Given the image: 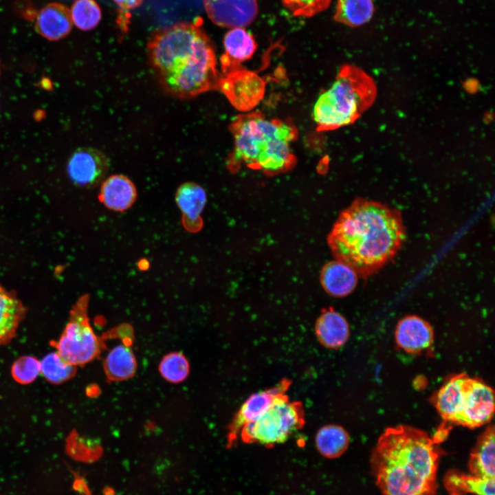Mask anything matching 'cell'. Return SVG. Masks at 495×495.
Listing matches in <instances>:
<instances>
[{"instance_id":"obj_10","label":"cell","mask_w":495,"mask_h":495,"mask_svg":"<svg viewBox=\"0 0 495 495\" xmlns=\"http://www.w3.org/2000/svg\"><path fill=\"white\" fill-rule=\"evenodd\" d=\"M109 166V160L102 152L94 148L81 147L69 157L67 172L74 184L89 189L104 181Z\"/></svg>"},{"instance_id":"obj_15","label":"cell","mask_w":495,"mask_h":495,"mask_svg":"<svg viewBox=\"0 0 495 495\" xmlns=\"http://www.w3.org/2000/svg\"><path fill=\"white\" fill-rule=\"evenodd\" d=\"M433 339L434 333L430 324L417 316H405L397 324L396 342L406 352H420L429 347Z\"/></svg>"},{"instance_id":"obj_31","label":"cell","mask_w":495,"mask_h":495,"mask_svg":"<svg viewBox=\"0 0 495 495\" xmlns=\"http://www.w3.org/2000/svg\"><path fill=\"white\" fill-rule=\"evenodd\" d=\"M118 6L120 8L121 13L119 15V20L118 21L120 26L124 25V30H126L127 23L129 22L127 16V12L131 10L135 9L140 6L144 0H113Z\"/></svg>"},{"instance_id":"obj_21","label":"cell","mask_w":495,"mask_h":495,"mask_svg":"<svg viewBox=\"0 0 495 495\" xmlns=\"http://www.w3.org/2000/svg\"><path fill=\"white\" fill-rule=\"evenodd\" d=\"M494 428L488 426L480 435L468 461L472 474L487 478L494 476Z\"/></svg>"},{"instance_id":"obj_24","label":"cell","mask_w":495,"mask_h":495,"mask_svg":"<svg viewBox=\"0 0 495 495\" xmlns=\"http://www.w3.org/2000/svg\"><path fill=\"white\" fill-rule=\"evenodd\" d=\"M374 13L373 0H338L335 19L351 27L368 22Z\"/></svg>"},{"instance_id":"obj_25","label":"cell","mask_w":495,"mask_h":495,"mask_svg":"<svg viewBox=\"0 0 495 495\" xmlns=\"http://www.w3.org/2000/svg\"><path fill=\"white\" fill-rule=\"evenodd\" d=\"M349 436L338 425H327L321 428L316 436V445L324 456L333 459L341 456L347 449Z\"/></svg>"},{"instance_id":"obj_22","label":"cell","mask_w":495,"mask_h":495,"mask_svg":"<svg viewBox=\"0 0 495 495\" xmlns=\"http://www.w3.org/2000/svg\"><path fill=\"white\" fill-rule=\"evenodd\" d=\"M132 340H124L115 346L107 354L104 370L110 381H122L132 377L137 368V362L131 344Z\"/></svg>"},{"instance_id":"obj_9","label":"cell","mask_w":495,"mask_h":495,"mask_svg":"<svg viewBox=\"0 0 495 495\" xmlns=\"http://www.w3.org/2000/svg\"><path fill=\"white\" fill-rule=\"evenodd\" d=\"M217 89L236 109L250 111L262 100L265 83L254 72L240 67L220 76Z\"/></svg>"},{"instance_id":"obj_14","label":"cell","mask_w":495,"mask_h":495,"mask_svg":"<svg viewBox=\"0 0 495 495\" xmlns=\"http://www.w3.org/2000/svg\"><path fill=\"white\" fill-rule=\"evenodd\" d=\"M205 190L195 182H185L177 188L175 201L182 214V223L189 232L199 231L203 226L201 214L206 204Z\"/></svg>"},{"instance_id":"obj_27","label":"cell","mask_w":495,"mask_h":495,"mask_svg":"<svg viewBox=\"0 0 495 495\" xmlns=\"http://www.w3.org/2000/svg\"><path fill=\"white\" fill-rule=\"evenodd\" d=\"M76 366L64 362L56 351L47 354L40 362V372L50 382L61 384L71 379L76 372Z\"/></svg>"},{"instance_id":"obj_28","label":"cell","mask_w":495,"mask_h":495,"mask_svg":"<svg viewBox=\"0 0 495 495\" xmlns=\"http://www.w3.org/2000/svg\"><path fill=\"white\" fill-rule=\"evenodd\" d=\"M159 371L167 381L179 383L188 377L190 366L186 358L182 353L172 352L162 358L160 363Z\"/></svg>"},{"instance_id":"obj_4","label":"cell","mask_w":495,"mask_h":495,"mask_svg":"<svg viewBox=\"0 0 495 495\" xmlns=\"http://www.w3.org/2000/svg\"><path fill=\"white\" fill-rule=\"evenodd\" d=\"M229 129L234 145L226 166L231 172L245 166L274 176L287 173L296 166L292 144L298 132L290 118L268 119L261 111H250L234 118Z\"/></svg>"},{"instance_id":"obj_7","label":"cell","mask_w":495,"mask_h":495,"mask_svg":"<svg viewBox=\"0 0 495 495\" xmlns=\"http://www.w3.org/2000/svg\"><path fill=\"white\" fill-rule=\"evenodd\" d=\"M303 424L302 404L289 402L285 394L256 419L245 425L239 434L245 443L273 446L286 441Z\"/></svg>"},{"instance_id":"obj_6","label":"cell","mask_w":495,"mask_h":495,"mask_svg":"<svg viewBox=\"0 0 495 495\" xmlns=\"http://www.w3.org/2000/svg\"><path fill=\"white\" fill-rule=\"evenodd\" d=\"M493 390L480 380L461 373L446 382L434 405L446 424L468 428L490 421L494 410Z\"/></svg>"},{"instance_id":"obj_23","label":"cell","mask_w":495,"mask_h":495,"mask_svg":"<svg viewBox=\"0 0 495 495\" xmlns=\"http://www.w3.org/2000/svg\"><path fill=\"white\" fill-rule=\"evenodd\" d=\"M443 483L450 494L468 492L476 495H494V478H483L451 470L446 473Z\"/></svg>"},{"instance_id":"obj_13","label":"cell","mask_w":495,"mask_h":495,"mask_svg":"<svg viewBox=\"0 0 495 495\" xmlns=\"http://www.w3.org/2000/svg\"><path fill=\"white\" fill-rule=\"evenodd\" d=\"M223 47L221 66L222 74H226L241 67V63L250 59L257 44L253 36L243 28H235L226 34Z\"/></svg>"},{"instance_id":"obj_3","label":"cell","mask_w":495,"mask_h":495,"mask_svg":"<svg viewBox=\"0 0 495 495\" xmlns=\"http://www.w3.org/2000/svg\"><path fill=\"white\" fill-rule=\"evenodd\" d=\"M438 444L433 437L412 426L386 428L370 461L382 495H435Z\"/></svg>"},{"instance_id":"obj_17","label":"cell","mask_w":495,"mask_h":495,"mask_svg":"<svg viewBox=\"0 0 495 495\" xmlns=\"http://www.w3.org/2000/svg\"><path fill=\"white\" fill-rule=\"evenodd\" d=\"M358 275L344 262L335 259L326 263L320 273V282L324 290L336 298L345 297L355 289Z\"/></svg>"},{"instance_id":"obj_5","label":"cell","mask_w":495,"mask_h":495,"mask_svg":"<svg viewBox=\"0 0 495 495\" xmlns=\"http://www.w3.org/2000/svg\"><path fill=\"white\" fill-rule=\"evenodd\" d=\"M375 95L370 76L355 66H342L314 104L312 116L317 131H333L353 123L373 103Z\"/></svg>"},{"instance_id":"obj_32","label":"cell","mask_w":495,"mask_h":495,"mask_svg":"<svg viewBox=\"0 0 495 495\" xmlns=\"http://www.w3.org/2000/svg\"><path fill=\"white\" fill-rule=\"evenodd\" d=\"M74 476L75 479L73 483L74 490L81 495H91L85 478L78 474H74Z\"/></svg>"},{"instance_id":"obj_30","label":"cell","mask_w":495,"mask_h":495,"mask_svg":"<svg viewBox=\"0 0 495 495\" xmlns=\"http://www.w3.org/2000/svg\"><path fill=\"white\" fill-rule=\"evenodd\" d=\"M285 6L296 16H312L325 10L331 0H282Z\"/></svg>"},{"instance_id":"obj_11","label":"cell","mask_w":495,"mask_h":495,"mask_svg":"<svg viewBox=\"0 0 495 495\" xmlns=\"http://www.w3.org/2000/svg\"><path fill=\"white\" fill-rule=\"evenodd\" d=\"M204 6L214 24L230 29L250 24L258 13L256 0H204Z\"/></svg>"},{"instance_id":"obj_8","label":"cell","mask_w":495,"mask_h":495,"mask_svg":"<svg viewBox=\"0 0 495 495\" xmlns=\"http://www.w3.org/2000/svg\"><path fill=\"white\" fill-rule=\"evenodd\" d=\"M89 295L80 296L72 306L69 320L55 342L56 353L73 366L84 365L97 358L103 343L91 328L88 318Z\"/></svg>"},{"instance_id":"obj_12","label":"cell","mask_w":495,"mask_h":495,"mask_svg":"<svg viewBox=\"0 0 495 495\" xmlns=\"http://www.w3.org/2000/svg\"><path fill=\"white\" fill-rule=\"evenodd\" d=\"M289 385L290 382L285 380L275 387L250 396L241 406L230 426L229 440L230 443L245 425L256 419L278 397L285 395Z\"/></svg>"},{"instance_id":"obj_26","label":"cell","mask_w":495,"mask_h":495,"mask_svg":"<svg viewBox=\"0 0 495 495\" xmlns=\"http://www.w3.org/2000/svg\"><path fill=\"white\" fill-rule=\"evenodd\" d=\"M70 13L72 23L83 31L95 28L102 17L101 9L95 0H75Z\"/></svg>"},{"instance_id":"obj_34","label":"cell","mask_w":495,"mask_h":495,"mask_svg":"<svg viewBox=\"0 0 495 495\" xmlns=\"http://www.w3.org/2000/svg\"><path fill=\"white\" fill-rule=\"evenodd\" d=\"M450 495H462V494L453 493V494H450Z\"/></svg>"},{"instance_id":"obj_19","label":"cell","mask_w":495,"mask_h":495,"mask_svg":"<svg viewBox=\"0 0 495 495\" xmlns=\"http://www.w3.org/2000/svg\"><path fill=\"white\" fill-rule=\"evenodd\" d=\"M25 314L26 307L16 294L0 284V346L15 337Z\"/></svg>"},{"instance_id":"obj_20","label":"cell","mask_w":495,"mask_h":495,"mask_svg":"<svg viewBox=\"0 0 495 495\" xmlns=\"http://www.w3.org/2000/svg\"><path fill=\"white\" fill-rule=\"evenodd\" d=\"M316 333L325 346L336 349L343 346L349 336V327L344 317L333 308L324 309L316 320Z\"/></svg>"},{"instance_id":"obj_1","label":"cell","mask_w":495,"mask_h":495,"mask_svg":"<svg viewBox=\"0 0 495 495\" xmlns=\"http://www.w3.org/2000/svg\"><path fill=\"white\" fill-rule=\"evenodd\" d=\"M406 240L399 210L363 198L342 210L327 236L335 259L367 278L390 262Z\"/></svg>"},{"instance_id":"obj_16","label":"cell","mask_w":495,"mask_h":495,"mask_svg":"<svg viewBox=\"0 0 495 495\" xmlns=\"http://www.w3.org/2000/svg\"><path fill=\"white\" fill-rule=\"evenodd\" d=\"M70 10L65 5L52 2L38 12L34 24L38 34L50 41L65 37L72 28Z\"/></svg>"},{"instance_id":"obj_33","label":"cell","mask_w":495,"mask_h":495,"mask_svg":"<svg viewBox=\"0 0 495 495\" xmlns=\"http://www.w3.org/2000/svg\"><path fill=\"white\" fill-rule=\"evenodd\" d=\"M103 495H115V491L111 487H106L103 490Z\"/></svg>"},{"instance_id":"obj_18","label":"cell","mask_w":495,"mask_h":495,"mask_svg":"<svg viewBox=\"0 0 495 495\" xmlns=\"http://www.w3.org/2000/svg\"><path fill=\"white\" fill-rule=\"evenodd\" d=\"M137 190L133 182L126 176L112 175L102 182L99 200L109 209L122 212L135 202Z\"/></svg>"},{"instance_id":"obj_2","label":"cell","mask_w":495,"mask_h":495,"mask_svg":"<svg viewBox=\"0 0 495 495\" xmlns=\"http://www.w3.org/2000/svg\"><path fill=\"white\" fill-rule=\"evenodd\" d=\"M147 50L155 76L171 96L189 99L217 89L215 52L199 23L179 22L156 30Z\"/></svg>"},{"instance_id":"obj_29","label":"cell","mask_w":495,"mask_h":495,"mask_svg":"<svg viewBox=\"0 0 495 495\" xmlns=\"http://www.w3.org/2000/svg\"><path fill=\"white\" fill-rule=\"evenodd\" d=\"M11 373L17 382L22 384H30L40 373V362L32 356L21 357L12 364Z\"/></svg>"}]
</instances>
